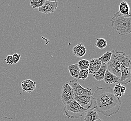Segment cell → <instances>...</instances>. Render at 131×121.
Masks as SVG:
<instances>
[{"mask_svg": "<svg viewBox=\"0 0 131 121\" xmlns=\"http://www.w3.org/2000/svg\"><path fill=\"white\" fill-rule=\"evenodd\" d=\"M97 111L107 117L118 113L121 106L120 99L114 95L110 87H99L93 93Z\"/></svg>", "mask_w": 131, "mask_h": 121, "instance_id": "cell-1", "label": "cell"}, {"mask_svg": "<svg viewBox=\"0 0 131 121\" xmlns=\"http://www.w3.org/2000/svg\"><path fill=\"white\" fill-rule=\"evenodd\" d=\"M131 56L123 52L113 50L111 59L106 64L107 70L119 79L121 68L123 66L131 67Z\"/></svg>", "mask_w": 131, "mask_h": 121, "instance_id": "cell-2", "label": "cell"}, {"mask_svg": "<svg viewBox=\"0 0 131 121\" xmlns=\"http://www.w3.org/2000/svg\"><path fill=\"white\" fill-rule=\"evenodd\" d=\"M110 21L112 28L117 34L126 35L131 33V17L124 16L118 11L114 14Z\"/></svg>", "mask_w": 131, "mask_h": 121, "instance_id": "cell-3", "label": "cell"}, {"mask_svg": "<svg viewBox=\"0 0 131 121\" xmlns=\"http://www.w3.org/2000/svg\"><path fill=\"white\" fill-rule=\"evenodd\" d=\"M88 110L73 100L64 107L63 115L68 117L69 118L78 119L82 117Z\"/></svg>", "mask_w": 131, "mask_h": 121, "instance_id": "cell-4", "label": "cell"}, {"mask_svg": "<svg viewBox=\"0 0 131 121\" xmlns=\"http://www.w3.org/2000/svg\"><path fill=\"white\" fill-rule=\"evenodd\" d=\"M73 99L85 109L89 110L96 108V103L93 96H77L74 95Z\"/></svg>", "mask_w": 131, "mask_h": 121, "instance_id": "cell-5", "label": "cell"}, {"mask_svg": "<svg viewBox=\"0 0 131 121\" xmlns=\"http://www.w3.org/2000/svg\"><path fill=\"white\" fill-rule=\"evenodd\" d=\"M69 85L73 89V95L77 96H92L93 93L90 88H85L81 86L77 79L69 81Z\"/></svg>", "mask_w": 131, "mask_h": 121, "instance_id": "cell-6", "label": "cell"}, {"mask_svg": "<svg viewBox=\"0 0 131 121\" xmlns=\"http://www.w3.org/2000/svg\"><path fill=\"white\" fill-rule=\"evenodd\" d=\"M73 89L68 83L63 84L61 90V98L62 102L66 105L73 99Z\"/></svg>", "mask_w": 131, "mask_h": 121, "instance_id": "cell-7", "label": "cell"}, {"mask_svg": "<svg viewBox=\"0 0 131 121\" xmlns=\"http://www.w3.org/2000/svg\"><path fill=\"white\" fill-rule=\"evenodd\" d=\"M58 7L57 1H45L44 5L39 8V11L45 14H50L56 11Z\"/></svg>", "mask_w": 131, "mask_h": 121, "instance_id": "cell-8", "label": "cell"}, {"mask_svg": "<svg viewBox=\"0 0 131 121\" xmlns=\"http://www.w3.org/2000/svg\"><path fill=\"white\" fill-rule=\"evenodd\" d=\"M131 67L127 68L123 66L121 68V76L118 83L121 84H127L131 82Z\"/></svg>", "mask_w": 131, "mask_h": 121, "instance_id": "cell-9", "label": "cell"}, {"mask_svg": "<svg viewBox=\"0 0 131 121\" xmlns=\"http://www.w3.org/2000/svg\"><path fill=\"white\" fill-rule=\"evenodd\" d=\"M36 83L30 79H27L21 83V87L23 91L28 93L32 92L36 88Z\"/></svg>", "mask_w": 131, "mask_h": 121, "instance_id": "cell-10", "label": "cell"}, {"mask_svg": "<svg viewBox=\"0 0 131 121\" xmlns=\"http://www.w3.org/2000/svg\"><path fill=\"white\" fill-rule=\"evenodd\" d=\"M102 63L98 58L92 59L89 61V66L88 68L89 73L94 74L101 68Z\"/></svg>", "mask_w": 131, "mask_h": 121, "instance_id": "cell-11", "label": "cell"}, {"mask_svg": "<svg viewBox=\"0 0 131 121\" xmlns=\"http://www.w3.org/2000/svg\"><path fill=\"white\" fill-rule=\"evenodd\" d=\"M119 79L114 74L112 73L107 69L106 71L103 81L107 84H117L119 82Z\"/></svg>", "mask_w": 131, "mask_h": 121, "instance_id": "cell-12", "label": "cell"}, {"mask_svg": "<svg viewBox=\"0 0 131 121\" xmlns=\"http://www.w3.org/2000/svg\"><path fill=\"white\" fill-rule=\"evenodd\" d=\"M73 51L74 56L81 58L86 54V49L82 43H79L73 47Z\"/></svg>", "mask_w": 131, "mask_h": 121, "instance_id": "cell-13", "label": "cell"}, {"mask_svg": "<svg viewBox=\"0 0 131 121\" xmlns=\"http://www.w3.org/2000/svg\"><path fill=\"white\" fill-rule=\"evenodd\" d=\"M85 121H95L100 118L98 112L95 109H91L88 110L85 113Z\"/></svg>", "mask_w": 131, "mask_h": 121, "instance_id": "cell-14", "label": "cell"}, {"mask_svg": "<svg viewBox=\"0 0 131 121\" xmlns=\"http://www.w3.org/2000/svg\"><path fill=\"white\" fill-rule=\"evenodd\" d=\"M119 13L121 15L126 17H131V14L130 12V7L128 3L126 1L121 2L119 6Z\"/></svg>", "mask_w": 131, "mask_h": 121, "instance_id": "cell-15", "label": "cell"}, {"mask_svg": "<svg viewBox=\"0 0 131 121\" xmlns=\"http://www.w3.org/2000/svg\"><path fill=\"white\" fill-rule=\"evenodd\" d=\"M107 69V64H102L98 70L94 74H93V78H95L98 82L103 80L105 74Z\"/></svg>", "mask_w": 131, "mask_h": 121, "instance_id": "cell-16", "label": "cell"}, {"mask_svg": "<svg viewBox=\"0 0 131 121\" xmlns=\"http://www.w3.org/2000/svg\"><path fill=\"white\" fill-rule=\"evenodd\" d=\"M113 90L114 95L117 97L119 98L122 97L125 95L126 88L121 83H117L114 87Z\"/></svg>", "mask_w": 131, "mask_h": 121, "instance_id": "cell-17", "label": "cell"}, {"mask_svg": "<svg viewBox=\"0 0 131 121\" xmlns=\"http://www.w3.org/2000/svg\"><path fill=\"white\" fill-rule=\"evenodd\" d=\"M68 69L71 76L74 78H78L80 69L79 68L78 63H75L68 66Z\"/></svg>", "mask_w": 131, "mask_h": 121, "instance_id": "cell-18", "label": "cell"}, {"mask_svg": "<svg viewBox=\"0 0 131 121\" xmlns=\"http://www.w3.org/2000/svg\"><path fill=\"white\" fill-rule=\"evenodd\" d=\"M113 54V51H106L98 59L101 60L102 64H106L108 63L111 59L112 55Z\"/></svg>", "mask_w": 131, "mask_h": 121, "instance_id": "cell-19", "label": "cell"}, {"mask_svg": "<svg viewBox=\"0 0 131 121\" xmlns=\"http://www.w3.org/2000/svg\"><path fill=\"white\" fill-rule=\"evenodd\" d=\"M45 2V0H31V6L34 9L39 8L41 7Z\"/></svg>", "mask_w": 131, "mask_h": 121, "instance_id": "cell-20", "label": "cell"}, {"mask_svg": "<svg viewBox=\"0 0 131 121\" xmlns=\"http://www.w3.org/2000/svg\"><path fill=\"white\" fill-rule=\"evenodd\" d=\"M79 68L80 70L88 69L89 66V61L86 59H82L79 60L78 63Z\"/></svg>", "mask_w": 131, "mask_h": 121, "instance_id": "cell-21", "label": "cell"}, {"mask_svg": "<svg viewBox=\"0 0 131 121\" xmlns=\"http://www.w3.org/2000/svg\"><path fill=\"white\" fill-rule=\"evenodd\" d=\"M95 46L101 49H103L106 47L107 42L104 38H99L96 40Z\"/></svg>", "mask_w": 131, "mask_h": 121, "instance_id": "cell-22", "label": "cell"}, {"mask_svg": "<svg viewBox=\"0 0 131 121\" xmlns=\"http://www.w3.org/2000/svg\"><path fill=\"white\" fill-rule=\"evenodd\" d=\"M88 74L89 72L88 69L80 70L79 74L78 79L82 80H85L88 77Z\"/></svg>", "mask_w": 131, "mask_h": 121, "instance_id": "cell-23", "label": "cell"}, {"mask_svg": "<svg viewBox=\"0 0 131 121\" xmlns=\"http://www.w3.org/2000/svg\"><path fill=\"white\" fill-rule=\"evenodd\" d=\"M12 56L13 58V63H15V64L17 63L20 60V55L18 54V53H15Z\"/></svg>", "mask_w": 131, "mask_h": 121, "instance_id": "cell-24", "label": "cell"}, {"mask_svg": "<svg viewBox=\"0 0 131 121\" xmlns=\"http://www.w3.org/2000/svg\"><path fill=\"white\" fill-rule=\"evenodd\" d=\"M4 60L6 61V63L9 65H12L13 64V58L12 56L11 55H8L7 56V57L5 58Z\"/></svg>", "mask_w": 131, "mask_h": 121, "instance_id": "cell-25", "label": "cell"}, {"mask_svg": "<svg viewBox=\"0 0 131 121\" xmlns=\"http://www.w3.org/2000/svg\"><path fill=\"white\" fill-rule=\"evenodd\" d=\"M0 121H14L12 118H9L6 116H3L0 117Z\"/></svg>", "mask_w": 131, "mask_h": 121, "instance_id": "cell-26", "label": "cell"}, {"mask_svg": "<svg viewBox=\"0 0 131 121\" xmlns=\"http://www.w3.org/2000/svg\"><path fill=\"white\" fill-rule=\"evenodd\" d=\"M95 121H103V120H102L101 119H97V120H95Z\"/></svg>", "mask_w": 131, "mask_h": 121, "instance_id": "cell-27", "label": "cell"}]
</instances>
